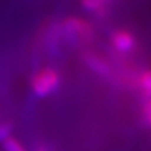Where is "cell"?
<instances>
[{
    "label": "cell",
    "instance_id": "cell-1",
    "mask_svg": "<svg viewBox=\"0 0 151 151\" xmlns=\"http://www.w3.org/2000/svg\"><path fill=\"white\" fill-rule=\"evenodd\" d=\"M61 32L68 42L74 44L89 42L95 36V29L92 23L75 16H69L62 22Z\"/></svg>",
    "mask_w": 151,
    "mask_h": 151
},
{
    "label": "cell",
    "instance_id": "cell-2",
    "mask_svg": "<svg viewBox=\"0 0 151 151\" xmlns=\"http://www.w3.org/2000/svg\"><path fill=\"white\" fill-rule=\"evenodd\" d=\"M61 81V75L55 68L45 67L37 70L32 75L30 83L36 96L43 99L54 94L60 88Z\"/></svg>",
    "mask_w": 151,
    "mask_h": 151
},
{
    "label": "cell",
    "instance_id": "cell-3",
    "mask_svg": "<svg viewBox=\"0 0 151 151\" xmlns=\"http://www.w3.org/2000/svg\"><path fill=\"white\" fill-rule=\"evenodd\" d=\"M109 43L116 55L125 57L133 54L138 48L136 35L127 29H117L109 36Z\"/></svg>",
    "mask_w": 151,
    "mask_h": 151
},
{
    "label": "cell",
    "instance_id": "cell-4",
    "mask_svg": "<svg viewBox=\"0 0 151 151\" xmlns=\"http://www.w3.org/2000/svg\"><path fill=\"white\" fill-rule=\"evenodd\" d=\"M82 60H83V63L86 64V67L93 74H95L96 76L105 79V80H114V75H116L114 67L104 56H101L96 52L87 51L83 54Z\"/></svg>",
    "mask_w": 151,
    "mask_h": 151
},
{
    "label": "cell",
    "instance_id": "cell-5",
    "mask_svg": "<svg viewBox=\"0 0 151 151\" xmlns=\"http://www.w3.org/2000/svg\"><path fill=\"white\" fill-rule=\"evenodd\" d=\"M133 92H136L138 98L143 100V104L151 99V68L138 71Z\"/></svg>",
    "mask_w": 151,
    "mask_h": 151
},
{
    "label": "cell",
    "instance_id": "cell-6",
    "mask_svg": "<svg viewBox=\"0 0 151 151\" xmlns=\"http://www.w3.org/2000/svg\"><path fill=\"white\" fill-rule=\"evenodd\" d=\"M112 0H81V6L89 13H102Z\"/></svg>",
    "mask_w": 151,
    "mask_h": 151
},
{
    "label": "cell",
    "instance_id": "cell-7",
    "mask_svg": "<svg viewBox=\"0 0 151 151\" xmlns=\"http://www.w3.org/2000/svg\"><path fill=\"white\" fill-rule=\"evenodd\" d=\"M3 147L4 151H26L25 146L13 136L9 137L3 142Z\"/></svg>",
    "mask_w": 151,
    "mask_h": 151
},
{
    "label": "cell",
    "instance_id": "cell-8",
    "mask_svg": "<svg viewBox=\"0 0 151 151\" xmlns=\"http://www.w3.org/2000/svg\"><path fill=\"white\" fill-rule=\"evenodd\" d=\"M13 131V124L11 122H4L0 124V142H4L9 137H11V133Z\"/></svg>",
    "mask_w": 151,
    "mask_h": 151
},
{
    "label": "cell",
    "instance_id": "cell-9",
    "mask_svg": "<svg viewBox=\"0 0 151 151\" xmlns=\"http://www.w3.org/2000/svg\"><path fill=\"white\" fill-rule=\"evenodd\" d=\"M149 113H151V99L144 102L142 108V114H149Z\"/></svg>",
    "mask_w": 151,
    "mask_h": 151
},
{
    "label": "cell",
    "instance_id": "cell-10",
    "mask_svg": "<svg viewBox=\"0 0 151 151\" xmlns=\"http://www.w3.org/2000/svg\"><path fill=\"white\" fill-rule=\"evenodd\" d=\"M143 120H144V124L151 129V113H149V114H143Z\"/></svg>",
    "mask_w": 151,
    "mask_h": 151
},
{
    "label": "cell",
    "instance_id": "cell-11",
    "mask_svg": "<svg viewBox=\"0 0 151 151\" xmlns=\"http://www.w3.org/2000/svg\"><path fill=\"white\" fill-rule=\"evenodd\" d=\"M36 151H48V150H47L45 147H40V149H37Z\"/></svg>",
    "mask_w": 151,
    "mask_h": 151
}]
</instances>
